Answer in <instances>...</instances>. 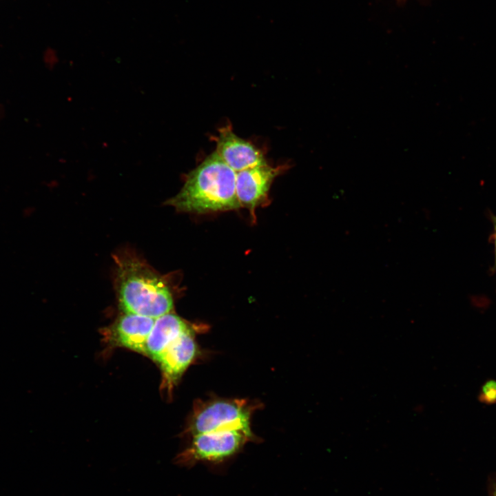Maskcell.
I'll return each instance as SVG.
<instances>
[{"label":"cell","instance_id":"cell-8","mask_svg":"<svg viewBox=\"0 0 496 496\" xmlns=\"http://www.w3.org/2000/svg\"><path fill=\"white\" fill-rule=\"evenodd\" d=\"M155 319L138 314L124 313L110 328L111 342L145 354V344Z\"/></svg>","mask_w":496,"mask_h":496},{"label":"cell","instance_id":"cell-9","mask_svg":"<svg viewBox=\"0 0 496 496\" xmlns=\"http://www.w3.org/2000/svg\"><path fill=\"white\" fill-rule=\"evenodd\" d=\"M192 327L172 313L155 319L145 344V354L158 362L165 350Z\"/></svg>","mask_w":496,"mask_h":496},{"label":"cell","instance_id":"cell-11","mask_svg":"<svg viewBox=\"0 0 496 496\" xmlns=\"http://www.w3.org/2000/svg\"><path fill=\"white\" fill-rule=\"evenodd\" d=\"M491 220L493 223V243L495 246V268H496V216L491 215Z\"/></svg>","mask_w":496,"mask_h":496},{"label":"cell","instance_id":"cell-6","mask_svg":"<svg viewBox=\"0 0 496 496\" xmlns=\"http://www.w3.org/2000/svg\"><path fill=\"white\" fill-rule=\"evenodd\" d=\"M215 141V152L236 172L267 163L263 153L251 143L238 136L231 126L220 128Z\"/></svg>","mask_w":496,"mask_h":496},{"label":"cell","instance_id":"cell-10","mask_svg":"<svg viewBox=\"0 0 496 496\" xmlns=\"http://www.w3.org/2000/svg\"><path fill=\"white\" fill-rule=\"evenodd\" d=\"M479 402L493 405L496 404V380H487L482 385L478 396Z\"/></svg>","mask_w":496,"mask_h":496},{"label":"cell","instance_id":"cell-5","mask_svg":"<svg viewBox=\"0 0 496 496\" xmlns=\"http://www.w3.org/2000/svg\"><path fill=\"white\" fill-rule=\"evenodd\" d=\"M282 170V166L267 163L236 172V192L240 207L247 208L254 216L256 208L268 199L271 183Z\"/></svg>","mask_w":496,"mask_h":496},{"label":"cell","instance_id":"cell-12","mask_svg":"<svg viewBox=\"0 0 496 496\" xmlns=\"http://www.w3.org/2000/svg\"><path fill=\"white\" fill-rule=\"evenodd\" d=\"M492 495L496 496V483L493 484V485Z\"/></svg>","mask_w":496,"mask_h":496},{"label":"cell","instance_id":"cell-4","mask_svg":"<svg viewBox=\"0 0 496 496\" xmlns=\"http://www.w3.org/2000/svg\"><path fill=\"white\" fill-rule=\"evenodd\" d=\"M254 437L253 433L236 429L198 434L176 457V463L190 467L198 462H221L236 455Z\"/></svg>","mask_w":496,"mask_h":496},{"label":"cell","instance_id":"cell-7","mask_svg":"<svg viewBox=\"0 0 496 496\" xmlns=\"http://www.w3.org/2000/svg\"><path fill=\"white\" fill-rule=\"evenodd\" d=\"M198 352L192 327L178 337L163 353L160 364L164 384L169 390L180 378Z\"/></svg>","mask_w":496,"mask_h":496},{"label":"cell","instance_id":"cell-1","mask_svg":"<svg viewBox=\"0 0 496 496\" xmlns=\"http://www.w3.org/2000/svg\"><path fill=\"white\" fill-rule=\"evenodd\" d=\"M236 178V172L214 152L187 174L180 191L167 204L196 214L238 209Z\"/></svg>","mask_w":496,"mask_h":496},{"label":"cell","instance_id":"cell-2","mask_svg":"<svg viewBox=\"0 0 496 496\" xmlns=\"http://www.w3.org/2000/svg\"><path fill=\"white\" fill-rule=\"evenodd\" d=\"M118 300L124 313L156 319L173 309V298L165 280L132 254L114 256Z\"/></svg>","mask_w":496,"mask_h":496},{"label":"cell","instance_id":"cell-3","mask_svg":"<svg viewBox=\"0 0 496 496\" xmlns=\"http://www.w3.org/2000/svg\"><path fill=\"white\" fill-rule=\"evenodd\" d=\"M254 406L243 399L212 398L198 400L187 431L192 437L224 430H242L252 433L250 418Z\"/></svg>","mask_w":496,"mask_h":496}]
</instances>
